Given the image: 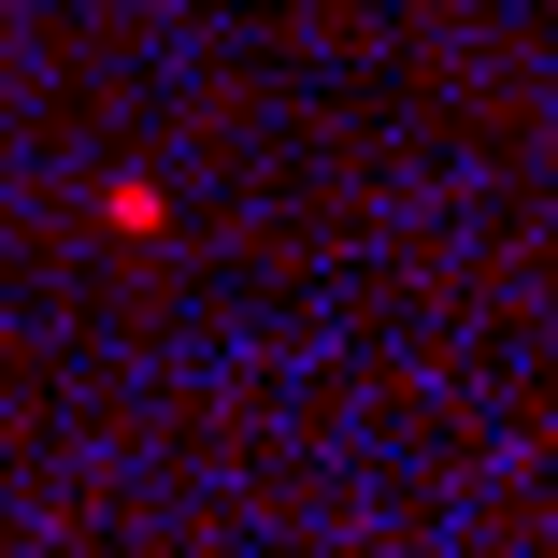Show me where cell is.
Returning a JSON list of instances; mask_svg holds the SVG:
<instances>
[{
  "instance_id": "obj_1",
  "label": "cell",
  "mask_w": 558,
  "mask_h": 558,
  "mask_svg": "<svg viewBox=\"0 0 558 558\" xmlns=\"http://www.w3.org/2000/svg\"><path fill=\"white\" fill-rule=\"evenodd\" d=\"M100 230H130V244H144V230H158V186H144V172H116V186H100Z\"/></svg>"
}]
</instances>
